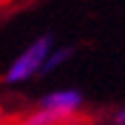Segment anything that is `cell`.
Wrapping results in <instances>:
<instances>
[{
    "label": "cell",
    "mask_w": 125,
    "mask_h": 125,
    "mask_svg": "<svg viewBox=\"0 0 125 125\" xmlns=\"http://www.w3.org/2000/svg\"><path fill=\"white\" fill-rule=\"evenodd\" d=\"M114 123H116V125H125V108L121 110V112H116V116H114Z\"/></svg>",
    "instance_id": "5"
},
{
    "label": "cell",
    "mask_w": 125,
    "mask_h": 125,
    "mask_svg": "<svg viewBox=\"0 0 125 125\" xmlns=\"http://www.w3.org/2000/svg\"><path fill=\"white\" fill-rule=\"evenodd\" d=\"M52 45H54V35H52V32L41 35L37 41H32V43L11 62L9 71L4 75V80H7L9 84H20V82H26L28 78H32L35 73H39L41 67H43V62H45V58L50 56Z\"/></svg>",
    "instance_id": "1"
},
{
    "label": "cell",
    "mask_w": 125,
    "mask_h": 125,
    "mask_svg": "<svg viewBox=\"0 0 125 125\" xmlns=\"http://www.w3.org/2000/svg\"><path fill=\"white\" fill-rule=\"evenodd\" d=\"M62 121H65V116L52 112V110L41 108V110H37L35 114H30L22 125H58V123H62Z\"/></svg>",
    "instance_id": "4"
},
{
    "label": "cell",
    "mask_w": 125,
    "mask_h": 125,
    "mask_svg": "<svg viewBox=\"0 0 125 125\" xmlns=\"http://www.w3.org/2000/svg\"><path fill=\"white\" fill-rule=\"evenodd\" d=\"M82 101H84V97H82L80 91H75V88H62V91H54V93L43 95L41 101H39V106L45 108V110H52V112L61 114L65 119H69L82 106Z\"/></svg>",
    "instance_id": "2"
},
{
    "label": "cell",
    "mask_w": 125,
    "mask_h": 125,
    "mask_svg": "<svg viewBox=\"0 0 125 125\" xmlns=\"http://www.w3.org/2000/svg\"><path fill=\"white\" fill-rule=\"evenodd\" d=\"M73 54H75V48H71V45H65V48H58V50L50 52V56L45 58V62H43V67H41V71H39V73H41V75L52 73L54 69H58L61 65H65V62L69 61Z\"/></svg>",
    "instance_id": "3"
}]
</instances>
